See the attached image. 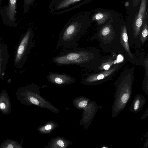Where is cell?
Instances as JSON below:
<instances>
[{"label":"cell","mask_w":148,"mask_h":148,"mask_svg":"<svg viewBox=\"0 0 148 148\" xmlns=\"http://www.w3.org/2000/svg\"><path fill=\"white\" fill-rule=\"evenodd\" d=\"M0 110L4 114H8L11 111V106L9 96L5 91L0 94Z\"/></svg>","instance_id":"cell-10"},{"label":"cell","mask_w":148,"mask_h":148,"mask_svg":"<svg viewBox=\"0 0 148 148\" xmlns=\"http://www.w3.org/2000/svg\"><path fill=\"white\" fill-rule=\"evenodd\" d=\"M113 63V61L112 60L102 63L99 67V69L107 71L109 70L111 66Z\"/></svg>","instance_id":"cell-18"},{"label":"cell","mask_w":148,"mask_h":148,"mask_svg":"<svg viewBox=\"0 0 148 148\" xmlns=\"http://www.w3.org/2000/svg\"><path fill=\"white\" fill-rule=\"evenodd\" d=\"M148 116V108H147L144 113L141 116L140 118L142 120H144Z\"/></svg>","instance_id":"cell-21"},{"label":"cell","mask_w":148,"mask_h":148,"mask_svg":"<svg viewBox=\"0 0 148 148\" xmlns=\"http://www.w3.org/2000/svg\"><path fill=\"white\" fill-rule=\"evenodd\" d=\"M57 144L59 146L63 147L64 146V143L63 141L61 140H59L57 142Z\"/></svg>","instance_id":"cell-23"},{"label":"cell","mask_w":148,"mask_h":148,"mask_svg":"<svg viewBox=\"0 0 148 148\" xmlns=\"http://www.w3.org/2000/svg\"><path fill=\"white\" fill-rule=\"evenodd\" d=\"M147 101L144 96L140 94L136 95L134 97L130 108V111L133 113H137L143 107Z\"/></svg>","instance_id":"cell-9"},{"label":"cell","mask_w":148,"mask_h":148,"mask_svg":"<svg viewBox=\"0 0 148 148\" xmlns=\"http://www.w3.org/2000/svg\"><path fill=\"white\" fill-rule=\"evenodd\" d=\"M1 66L0 61V75L1 73Z\"/></svg>","instance_id":"cell-26"},{"label":"cell","mask_w":148,"mask_h":148,"mask_svg":"<svg viewBox=\"0 0 148 148\" xmlns=\"http://www.w3.org/2000/svg\"><path fill=\"white\" fill-rule=\"evenodd\" d=\"M121 43L126 51L130 57H132V54L130 52L128 43V38L126 27L124 25L121 30Z\"/></svg>","instance_id":"cell-12"},{"label":"cell","mask_w":148,"mask_h":148,"mask_svg":"<svg viewBox=\"0 0 148 148\" xmlns=\"http://www.w3.org/2000/svg\"><path fill=\"white\" fill-rule=\"evenodd\" d=\"M29 100L31 103L34 104L38 105L39 103V102L34 97H31L29 98Z\"/></svg>","instance_id":"cell-20"},{"label":"cell","mask_w":148,"mask_h":148,"mask_svg":"<svg viewBox=\"0 0 148 148\" xmlns=\"http://www.w3.org/2000/svg\"><path fill=\"white\" fill-rule=\"evenodd\" d=\"M140 1V0H133V6H134L137 5L139 2Z\"/></svg>","instance_id":"cell-24"},{"label":"cell","mask_w":148,"mask_h":148,"mask_svg":"<svg viewBox=\"0 0 148 148\" xmlns=\"http://www.w3.org/2000/svg\"><path fill=\"white\" fill-rule=\"evenodd\" d=\"M35 0H23V14L27 13L30 6L33 5Z\"/></svg>","instance_id":"cell-17"},{"label":"cell","mask_w":148,"mask_h":148,"mask_svg":"<svg viewBox=\"0 0 148 148\" xmlns=\"http://www.w3.org/2000/svg\"><path fill=\"white\" fill-rule=\"evenodd\" d=\"M112 32V29L110 25H106L103 27L100 31V34L103 37H106L110 35Z\"/></svg>","instance_id":"cell-16"},{"label":"cell","mask_w":148,"mask_h":148,"mask_svg":"<svg viewBox=\"0 0 148 148\" xmlns=\"http://www.w3.org/2000/svg\"><path fill=\"white\" fill-rule=\"evenodd\" d=\"M47 79L49 81L58 84H62L65 83L72 82L75 79L71 75L65 73H58L49 71L47 76Z\"/></svg>","instance_id":"cell-7"},{"label":"cell","mask_w":148,"mask_h":148,"mask_svg":"<svg viewBox=\"0 0 148 148\" xmlns=\"http://www.w3.org/2000/svg\"><path fill=\"white\" fill-rule=\"evenodd\" d=\"M147 132L145 135V136L146 137V140L145 141L144 144V148H147L148 146V134Z\"/></svg>","instance_id":"cell-22"},{"label":"cell","mask_w":148,"mask_h":148,"mask_svg":"<svg viewBox=\"0 0 148 148\" xmlns=\"http://www.w3.org/2000/svg\"><path fill=\"white\" fill-rule=\"evenodd\" d=\"M132 81L131 78H125L116 83L111 109V116L117 117L130 100L132 93Z\"/></svg>","instance_id":"cell-3"},{"label":"cell","mask_w":148,"mask_h":148,"mask_svg":"<svg viewBox=\"0 0 148 148\" xmlns=\"http://www.w3.org/2000/svg\"><path fill=\"white\" fill-rule=\"evenodd\" d=\"M17 0H9L7 9L6 14L10 21H15V16L16 13V3Z\"/></svg>","instance_id":"cell-11"},{"label":"cell","mask_w":148,"mask_h":148,"mask_svg":"<svg viewBox=\"0 0 148 148\" xmlns=\"http://www.w3.org/2000/svg\"><path fill=\"white\" fill-rule=\"evenodd\" d=\"M148 34V27L146 23H144L143 26L140 39L142 42H144L147 38Z\"/></svg>","instance_id":"cell-15"},{"label":"cell","mask_w":148,"mask_h":148,"mask_svg":"<svg viewBox=\"0 0 148 148\" xmlns=\"http://www.w3.org/2000/svg\"><path fill=\"white\" fill-rule=\"evenodd\" d=\"M88 101L87 100H83L79 103V106L80 108H84L88 104Z\"/></svg>","instance_id":"cell-19"},{"label":"cell","mask_w":148,"mask_h":148,"mask_svg":"<svg viewBox=\"0 0 148 148\" xmlns=\"http://www.w3.org/2000/svg\"><path fill=\"white\" fill-rule=\"evenodd\" d=\"M2 148H20L21 147V144L17 141L11 139H7L3 141L0 146Z\"/></svg>","instance_id":"cell-13"},{"label":"cell","mask_w":148,"mask_h":148,"mask_svg":"<svg viewBox=\"0 0 148 148\" xmlns=\"http://www.w3.org/2000/svg\"><path fill=\"white\" fill-rule=\"evenodd\" d=\"M82 0H51L49 6L51 14H62L76 9Z\"/></svg>","instance_id":"cell-4"},{"label":"cell","mask_w":148,"mask_h":148,"mask_svg":"<svg viewBox=\"0 0 148 148\" xmlns=\"http://www.w3.org/2000/svg\"><path fill=\"white\" fill-rule=\"evenodd\" d=\"M92 58V54L87 50L75 47L60 52L52 61L58 66L76 65L86 66Z\"/></svg>","instance_id":"cell-2"},{"label":"cell","mask_w":148,"mask_h":148,"mask_svg":"<svg viewBox=\"0 0 148 148\" xmlns=\"http://www.w3.org/2000/svg\"><path fill=\"white\" fill-rule=\"evenodd\" d=\"M79 14H76L66 23L59 34L56 49H72L78 45L77 42L83 32L82 23Z\"/></svg>","instance_id":"cell-1"},{"label":"cell","mask_w":148,"mask_h":148,"mask_svg":"<svg viewBox=\"0 0 148 148\" xmlns=\"http://www.w3.org/2000/svg\"><path fill=\"white\" fill-rule=\"evenodd\" d=\"M115 66L98 74L90 75L85 78L84 81L87 84H95L97 82L102 79L112 74L116 69Z\"/></svg>","instance_id":"cell-8"},{"label":"cell","mask_w":148,"mask_h":148,"mask_svg":"<svg viewBox=\"0 0 148 148\" xmlns=\"http://www.w3.org/2000/svg\"><path fill=\"white\" fill-rule=\"evenodd\" d=\"M108 17V15L103 12H98L92 17V20L97 21L99 24L104 23Z\"/></svg>","instance_id":"cell-14"},{"label":"cell","mask_w":148,"mask_h":148,"mask_svg":"<svg viewBox=\"0 0 148 148\" xmlns=\"http://www.w3.org/2000/svg\"><path fill=\"white\" fill-rule=\"evenodd\" d=\"M147 0H141L138 13L135 18L134 24V36L137 37L143 23L146 12Z\"/></svg>","instance_id":"cell-6"},{"label":"cell","mask_w":148,"mask_h":148,"mask_svg":"<svg viewBox=\"0 0 148 148\" xmlns=\"http://www.w3.org/2000/svg\"><path fill=\"white\" fill-rule=\"evenodd\" d=\"M34 32L32 29L29 28L23 38L18 48L15 61L18 62L32 47Z\"/></svg>","instance_id":"cell-5"},{"label":"cell","mask_w":148,"mask_h":148,"mask_svg":"<svg viewBox=\"0 0 148 148\" xmlns=\"http://www.w3.org/2000/svg\"><path fill=\"white\" fill-rule=\"evenodd\" d=\"M51 127V126L50 125H48L45 127V128L46 130H49L50 129Z\"/></svg>","instance_id":"cell-25"}]
</instances>
